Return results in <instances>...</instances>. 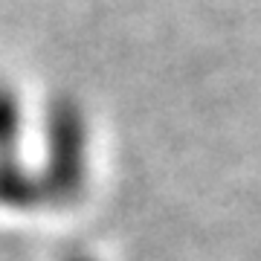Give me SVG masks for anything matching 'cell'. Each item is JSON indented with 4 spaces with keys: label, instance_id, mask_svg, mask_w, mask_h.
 <instances>
[{
    "label": "cell",
    "instance_id": "cell-1",
    "mask_svg": "<svg viewBox=\"0 0 261 261\" xmlns=\"http://www.w3.org/2000/svg\"><path fill=\"white\" fill-rule=\"evenodd\" d=\"M20 137V102L15 90L0 84V151L9 154Z\"/></svg>",
    "mask_w": 261,
    "mask_h": 261
}]
</instances>
